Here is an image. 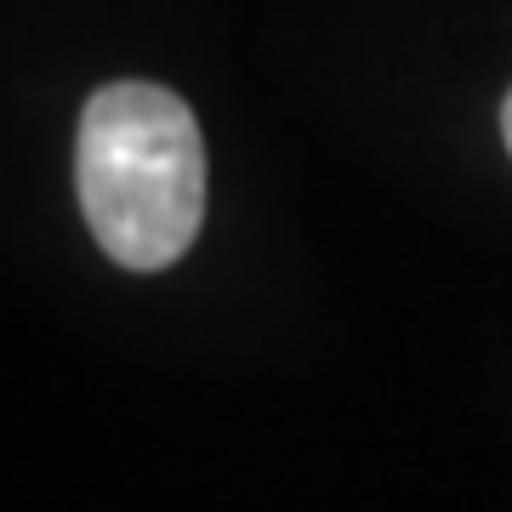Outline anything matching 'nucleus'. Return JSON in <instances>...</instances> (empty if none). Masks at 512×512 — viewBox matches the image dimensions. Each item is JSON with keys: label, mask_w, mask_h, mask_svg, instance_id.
I'll use <instances>...</instances> for the list:
<instances>
[{"label": "nucleus", "mask_w": 512, "mask_h": 512, "mask_svg": "<svg viewBox=\"0 0 512 512\" xmlns=\"http://www.w3.org/2000/svg\"><path fill=\"white\" fill-rule=\"evenodd\" d=\"M74 188L97 245L120 268H171L205 222V143L188 103L148 80L92 92L80 109Z\"/></svg>", "instance_id": "nucleus-1"}, {"label": "nucleus", "mask_w": 512, "mask_h": 512, "mask_svg": "<svg viewBox=\"0 0 512 512\" xmlns=\"http://www.w3.org/2000/svg\"><path fill=\"white\" fill-rule=\"evenodd\" d=\"M501 131H507V148H512V92H507V103H501Z\"/></svg>", "instance_id": "nucleus-2"}]
</instances>
